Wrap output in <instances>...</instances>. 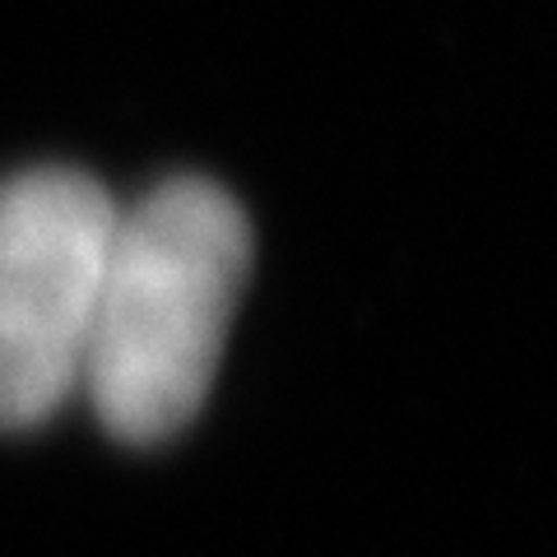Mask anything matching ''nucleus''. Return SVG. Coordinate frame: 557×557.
<instances>
[{"label": "nucleus", "mask_w": 557, "mask_h": 557, "mask_svg": "<svg viewBox=\"0 0 557 557\" xmlns=\"http://www.w3.org/2000/svg\"><path fill=\"white\" fill-rule=\"evenodd\" d=\"M251 270V223L223 186L172 177L116 214L84 395L126 446H163L200 413Z\"/></svg>", "instance_id": "nucleus-1"}, {"label": "nucleus", "mask_w": 557, "mask_h": 557, "mask_svg": "<svg viewBox=\"0 0 557 557\" xmlns=\"http://www.w3.org/2000/svg\"><path fill=\"white\" fill-rule=\"evenodd\" d=\"M116 214L75 168L0 182V432L47 423L84 386Z\"/></svg>", "instance_id": "nucleus-2"}]
</instances>
